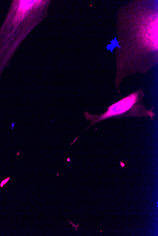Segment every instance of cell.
Masks as SVG:
<instances>
[{
	"instance_id": "obj_1",
	"label": "cell",
	"mask_w": 158,
	"mask_h": 236,
	"mask_svg": "<svg viewBox=\"0 0 158 236\" xmlns=\"http://www.w3.org/2000/svg\"><path fill=\"white\" fill-rule=\"evenodd\" d=\"M115 87L123 80L145 73L158 63V2L135 0L119 9L116 22Z\"/></svg>"
},
{
	"instance_id": "obj_2",
	"label": "cell",
	"mask_w": 158,
	"mask_h": 236,
	"mask_svg": "<svg viewBox=\"0 0 158 236\" xmlns=\"http://www.w3.org/2000/svg\"><path fill=\"white\" fill-rule=\"evenodd\" d=\"M51 0H13L0 28V76L28 34L48 15Z\"/></svg>"
},
{
	"instance_id": "obj_3",
	"label": "cell",
	"mask_w": 158,
	"mask_h": 236,
	"mask_svg": "<svg viewBox=\"0 0 158 236\" xmlns=\"http://www.w3.org/2000/svg\"><path fill=\"white\" fill-rule=\"evenodd\" d=\"M144 97L143 90L140 89L108 107L107 111L103 114L94 115L87 112H85L84 115L85 118L91 121V123L84 131L91 126L109 118L127 117H149L153 120L155 116V113L152 111L154 107L150 110L146 109L142 101Z\"/></svg>"
},
{
	"instance_id": "obj_4",
	"label": "cell",
	"mask_w": 158,
	"mask_h": 236,
	"mask_svg": "<svg viewBox=\"0 0 158 236\" xmlns=\"http://www.w3.org/2000/svg\"><path fill=\"white\" fill-rule=\"evenodd\" d=\"M10 179V177H9L5 179L2 180V181L1 183L0 184V187H1V188H3V186H4V185H5V184L9 181Z\"/></svg>"
},
{
	"instance_id": "obj_5",
	"label": "cell",
	"mask_w": 158,
	"mask_h": 236,
	"mask_svg": "<svg viewBox=\"0 0 158 236\" xmlns=\"http://www.w3.org/2000/svg\"><path fill=\"white\" fill-rule=\"evenodd\" d=\"M68 220L69 222H70V223L72 225V226H73V227H74V228H75V230L76 231H77V229H78V228H79V227L80 226V225H74V224H73V223H72V222H71V221H70L69 220Z\"/></svg>"
},
{
	"instance_id": "obj_6",
	"label": "cell",
	"mask_w": 158,
	"mask_h": 236,
	"mask_svg": "<svg viewBox=\"0 0 158 236\" xmlns=\"http://www.w3.org/2000/svg\"><path fill=\"white\" fill-rule=\"evenodd\" d=\"M120 164H121V167H123L125 166V164H124V163H122V162H121Z\"/></svg>"
}]
</instances>
